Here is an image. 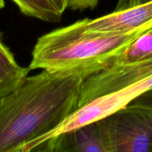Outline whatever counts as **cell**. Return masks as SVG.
I'll use <instances>...</instances> for the list:
<instances>
[{
  "mask_svg": "<svg viewBox=\"0 0 152 152\" xmlns=\"http://www.w3.org/2000/svg\"><path fill=\"white\" fill-rule=\"evenodd\" d=\"M145 31L126 34H98L78 32L68 26L59 28L37 39L29 68L87 70L94 74L106 68L117 55Z\"/></svg>",
  "mask_w": 152,
  "mask_h": 152,
  "instance_id": "cell-2",
  "label": "cell"
},
{
  "mask_svg": "<svg viewBox=\"0 0 152 152\" xmlns=\"http://www.w3.org/2000/svg\"><path fill=\"white\" fill-rule=\"evenodd\" d=\"M30 68L18 65L16 67L0 66V98L6 96L19 86L28 76Z\"/></svg>",
  "mask_w": 152,
  "mask_h": 152,
  "instance_id": "cell-9",
  "label": "cell"
},
{
  "mask_svg": "<svg viewBox=\"0 0 152 152\" xmlns=\"http://www.w3.org/2000/svg\"><path fill=\"white\" fill-rule=\"evenodd\" d=\"M152 61V27L138 36L108 66L124 65Z\"/></svg>",
  "mask_w": 152,
  "mask_h": 152,
  "instance_id": "cell-7",
  "label": "cell"
},
{
  "mask_svg": "<svg viewBox=\"0 0 152 152\" xmlns=\"http://www.w3.org/2000/svg\"><path fill=\"white\" fill-rule=\"evenodd\" d=\"M97 123L106 152H152V108L130 104Z\"/></svg>",
  "mask_w": 152,
  "mask_h": 152,
  "instance_id": "cell-3",
  "label": "cell"
},
{
  "mask_svg": "<svg viewBox=\"0 0 152 152\" xmlns=\"http://www.w3.org/2000/svg\"><path fill=\"white\" fill-rule=\"evenodd\" d=\"M50 1L62 14H63L65 10L68 7L69 0H50Z\"/></svg>",
  "mask_w": 152,
  "mask_h": 152,
  "instance_id": "cell-14",
  "label": "cell"
},
{
  "mask_svg": "<svg viewBox=\"0 0 152 152\" xmlns=\"http://www.w3.org/2000/svg\"><path fill=\"white\" fill-rule=\"evenodd\" d=\"M130 104L131 105H137V106L152 108V89L149 91H145L142 94L140 95L138 97H137Z\"/></svg>",
  "mask_w": 152,
  "mask_h": 152,
  "instance_id": "cell-12",
  "label": "cell"
},
{
  "mask_svg": "<svg viewBox=\"0 0 152 152\" xmlns=\"http://www.w3.org/2000/svg\"><path fill=\"white\" fill-rule=\"evenodd\" d=\"M99 0H69L68 7L73 10H84L94 9L98 4Z\"/></svg>",
  "mask_w": 152,
  "mask_h": 152,
  "instance_id": "cell-11",
  "label": "cell"
},
{
  "mask_svg": "<svg viewBox=\"0 0 152 152\" xmlns=\"http://www.w3.org/2000/svg\"><path fill=\"white\" fill-rule=\"evenodd\" d=\"M25 16L46 22H58L62 14L50 0H12Z\"/></svg>",
  "mask_w": 152,
  "mask_h": 152,
  "instance_id": "cell-8",
  "label": "cell"
},
{
  "mask_svg": "<svg viewBox=\"0 0 152 152\" xmlns=\"http://www.w3.org/2000/svg\"><path fill=\"white\" fill-rule=\"evenodd\" d=\"M87 70H42L0 98V152H20L79 108Z\"/></svg>",
  "mask_w": 152,
  "mask_h": 152,
  "instance_id": "cell-1",
  "label": "cell"
},
{
  "mask_svg": "<svg viewBox=\"0 0 152 152\" xmlns=\"http://www.w3.org/2000/svg\"><path fill=\"white\" fill-rule=\"evenodd\" d=\"M68 27L78 32L98 34H126L147 30L152 27V0L96 19L77 21Z\"/></svg>",
  "mask_w": 152,
  "mask_h": 152,
  "instance_id": "cell-5",
  "label": "cell"
},
{
  "mask_svg": "<svg viewBox=\"0 0 152 152\" xmlns=\"http://www.w3.org/2000/svg\"><path fill=\"white\" fill-rule=\"evenodd\" d=\"M152 89V75L121 90L99 96L79 107L57 128L33 142L34 147L55 136L96 122L129 105L140 95Z\"/></svg>",
  "mask_w": 152,
  "mask_h": 152,
  "instance_id": "cell-4",
  "label": "cell"
},
{
  "mask_svg": "<svg viewBox=\"0 0 152 152\" xmlns=\"http://www.w3.org/2000/svg\"><path fill=\"white\" fill-rule=\"evenodd\" d=\"M34 151L106 152L97 121L53 137Z\"/></svg>",
  "mask_w": 152,
  "mask_h": 152,
  "instance_id": "cell-6",
  "label": "cell"
},
{
  "mask_svg": "<svg viewBox=\"0 0 152 152\" xmlns=\"http://www.w3.org/2000/svg\"><path fill=\"white\" fill-rule=\"evenodd\" d=\"M150 1V0H142V2H145V1Z\"/></svg>",
  "mask_w": 152,
  "mask_h": 152,
  "instance_id": "cell-16",
  "label": "cell"
},
{
  "mask_svg": "<svg viewBox=\"0 0 152 152\" xmlns=\"http://www.w3.org/2000/svg\"><path fill=\"white\" fill-rule=\"evenodd\" d=\"M18 65L13 53L3 42L0 36V66L16 67Z\"/></svg>",
  "mask_w": 152,
  "mask_h": 152,
  "instance_id": "cell-10",
  "label": "cell"
},
{
  "mask_svg": "<svg viewBox=\"0 0 152 152\" xmlns=\"http://www.w3.org/2000/svg\"><path fill=\"white\" fill-rule=\"evenodd\" d=\"M142 2V0H119L114 10H121L138 5Z\"/></svg>",
  "mask_w": 152,
  "mask_h": 152,
  "instance_id": "cell-13",
  "label": "cell"
},
{
  "mask_svg": "<svg viewBox=\"0 0 152 152\" xmlns=\"http://www.w3.org/2000/svg\"><path fill=\"white\" fill-rule=\"evenodd\" d=\"M4 7V0H0V10Z\"/></svg>",
  "mask_w": 152,
  "mask_h": 152,
  "instance_id": "cell-15",
  "label": "cell"
}]
</instances>
